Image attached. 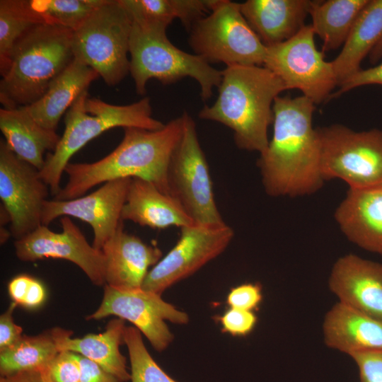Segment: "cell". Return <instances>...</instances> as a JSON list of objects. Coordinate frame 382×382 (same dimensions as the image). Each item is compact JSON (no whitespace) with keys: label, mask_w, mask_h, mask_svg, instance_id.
Returning <instances> with one entry per match:
<instances>
[{"label":"cell","mask_w":382,"mask_h":382,"mask_svg":"<svg viewBox=\"0 0 382 382\" xmlns=\"http://www.w3.org/2000/svg\"><path fill=\"white\" fill-rule=\"evenodd\" d=\"M124 342L129 352L132 382H177L153 359L137 328L126 327Z\"/></svg>","instance_id":"1f68e13d"},{"label":"cell","mask_w":382,"mask_h":382,"mask_svg":"<svg viewBox=\"0 0 382 382\" xmlns=\"http://www.w3.org/2000/svg\"><path fill=\"white\" fill-rule=\"evenodd\" d=\"M189 31L190 47L208 63L264 64L266 46L244 18L239 3L218 0L213 10Z\"/></svg>","instance_id":"ba28073f"},{"label":"cell","mask_w":382,"mask_h":382,"mask_svg":"<svg viewBox=\"0 0 382 382\" xmlns=\"http://www.w3.org/2000/svg\"><path fill=\"white\" fill-rule=\"evenodd\" d=\"M105 0H31L32 7L47 23L57 24L72 31Z\"/></svg>","instance_id":"4dcf8cb0"},{"label":"cell","mask_w":382,"mask_h":382,"mask_svg":"<svg viewBox=\"0 0 382 382\" xmlns=\"http://www.w3.org/2000/svg\"><path fill=\"white\" fill-rule=\"evenodd\" d=\"M122 219L158 229L195 224L173 197L152 183L136 178L129 183Z\"/></svg>","instance_id":"7402d4cb"},{"label":"cell","mask_w":382,"mask_h":382,"mask_svg":"<svg viewBox=\"0 0 382 382\" xmlns=\"http://www.w3.org/2000/svg\"><path fill=\"white\" fill-rule=\"evenodd\" d=\"M129 54V73L139 95L146 93L149 79L170 84L190 77L198 82L202 99L207 100L222 79V71L214 68L201 57L175 47L165 31L143 30L132 24Z\"/></svg>","instance_id":"8992f818"},{"label":"cell","mask_w":382,"mask_h":382,"mask_svg":"<svg viewBox=\"0 0 382 382\" xmlns=\"http://www.w3.org/2000/svg\"><path fill=\"white\" fill-rule=\"evenodd\" d=\"M125 320L117 318L110 320L105 331L98 334H87L80 338H72V332L55 328L56 340L59 351H71L96 363L114 375L122 382L130 381L127 360L120 351L124 342Z\"/></svg>","instance_id":"603a6c76"},{"label":"cell","mask_w":382,"mask_h":382,"mask_svg":"<svg viewBox=\"0 0 382 382\" xmlns=\"http://www.w3.org/2000/svg\"><path fill=\"white\" fill-rule=\"evenodd\" d=\"M323 333L328 347L349 357L361 352L382 350V320L339 301L325 314Z\"/></svg>","instance_id":"ffe728a7"},{"label":"cell","mask_w":382,"mask_h":382,"mask_svg":"<svg viewBox=\"0 0 382 382\" xmlns=\"http://www.w3.org/2000/svg\"><path fill=\"white\" fill-rule=\"evenodd\" d=\"M54 382H81V371L79 354L61 351L47 367Z\"/></svg>","instance_id":"e575fe53"},{"label":"cell","mask_w":382,"mask_h":382,"mask_svg":"<svg viewBox=\"0 0 382 382\" xmlns=\"http://www.w3.org/2000/svg\"><path fill=\"white\" fill-rule=\"evenodd\" d=\"M183 129L182 115L158 130L125 128L122 140L108 155L93 163H69L66 166L64 172L68 181L54 199L77 198L97 185L127 178L147 180L170 195L168 167Z\"/></svg>","instance_id":"7a4b0ae2"},{"label":"cell","mask_w":382,"mask_h":382,"mask_svg":"<svg viewBox=\"0 0 382 382\" xmlns=\"http://www.w3.org/2000/svg\"><path fill=\"white\" fill-rule=\"evenodd\" d=\"M18 305L11 302L0 316V352L16 344L23 337V329L13 320V313Z\"/></svg>","instance_id":"f35d334b"},{"label":"cell","mask_w":382,"mask_h":382,"mask_svg":"<svg viewBox=\"0 0 382 382\" xmlns=\"http://www.w3.org/2000/svg\"><path fill=\"white\" fill-rule=\"evenodd\" d=\"M115 316L127 320L143 333L158 352L165 350L174 336L166 321L183 325L188 315L165 301L161 295L137 289L123 290L105 284L102 302L87 320Z\"/></svg>","instance_id":"4fadbf2b"},{"label":"cell","mask_w":382,"mask_h":382,"mask_svg":"<svg viewBox=\"0 0 382 382\" xmlns=\"http://www.w3.org/2000/svg\"><path fill=\"white\" fill-rule=\"evenodd\" d=\"M369 57L370 62L374 65L382 59V37L371 50Z\"/></svg>","instance_id":"b9f144b4"},{"label":"cell","mask_w":382,"mask_h":382,"mask_svg":"<svg viewBox=\"0 0 382 382\" xmlns=\"http://www.w3.org/2000/svg\"><path fill=\"white\" fill-rule=\"evenodd\" d=\"M47 23L30 1H0V69L4 66L16 42L35 26Z\"/></svg>","instance_id":"f546056e"},{"label":"cell","mask_w":382,"mask_h":382,"mask_svg":"<svg viewBox=\"0 0 382 382\" xmlns=\"http://www.w3.org/2000/svg\"><path fill=\"white\" fill-rule=\"evenodd\" d=\"M132 21L120 0H105L72 32L74 59L95 70L105 83H119L129 72Z\"/></svg>","instance_id":"52a82bcc"},{"label":"cell","mask_w":382,"mask_h":382,"mask_svg":"<svg viewBox=\"0 0 382 382\" xmlns=\"http://www.w3.org/2000/svg\"><path fill=\"white\" fill-rule=\"evenodd\" d=\"M218 88L216 101L204 106L199 117L231 129L239 149L263 153L274 120V101L286 90L284 83L264 66L233 65L222 71Z\"/></svg>","instance_id":"3957f363"},{"label":"cell","mask_w":382,"mask_h":382,"mask_svg":"<svg viewBox=\"0 0 382 382\" xmlns=\"http://www.w3.org/2000/svg\"><path fill=\"white\" fill-rule=\"evenodd\" d=\"M328 286L339 302L382 320V264L344 255L333 265Z\"/></svg>","instance_id":"e0dca14e"},{"label":"cell","mask_w":382,"mask_h":382,"mask_svg":"<svg viewBox=\"0 0 382 382\" xmlns=\"http://www.w3.org/2000/svg\"><path fill=\"white\" fill-rule=\"evenodd\" d=\"M262 300V287L258 283H245L232 288L226 297L230 308L253 311Z\"/></svg>","instance_id":"d590c367"},{"label":"cell","mask_w":382,"mask_h":382,"mask_svg":"<svg viewBox=\"0 0 382 382\" xmlns=\"http://www.w3.org/2000/svg\"><path fill=\"white\" fill-rule=\"evenodd\" d=\"M11 235V232L10 230L8 231L5 227L1 226L0 238L1 244L5 243Z\"/></svg>","instance_id":"7bdbcfd3"},{"label":"cell","mask_w":382,"mask_h":382,"mask_svg":"<svg viewBox=\"0 0 382 382\" xmlns=\"http://www.w3.org/2000/svg\"><path fill=\"white\" fill-rule=\"evenodd\" d=\"M312 0H248L240 4L242 14L266 46L283 42L304 25Z\"/></svg>","instance_id":"44dd1931"},{"label":"cell","mask_w":382,"mask_h":382,"mask_svg":"<svg viewBox=\"0 0 382 382\" xmlns=\"http://www.w3.org/2000/svg\"><path fill=\"white\" fill-rule=\"evenodd\" d=\"M0 382H54L47 368L18 372L1 376Z\"/></svg>","instance_id":"60d3db41"},{"label":"cell","mask_w":382,"mask_h":382,"mask_svg":"<svg viewBox=\"0 0 382 382\" xmlns=\"http://www.w3.org/2000/svg\"><path fill=\"white\" fill-rule=\"evenodd\" d=\"M374 84L382 86V62L366 69H361L343 82L339 89L332 93L330 99L337 98L354 88Z\"/></svg>","instance_id":"74e56055"},{"label":"cell","mask_w":382,"mask_h":382,"mask_svg":"<svg viewBox=\"0 0 382 382\" xmlns=\"http://www.w3.org/2000/svg\"><path fill=\"white\" fill-rule=\"evenodd\" d=\"M351 357L358 367L359 382H382V350L361 352Z\"/></svg>","instance_id":"8d00e7d4"},{"label":"cell","mask_w":382,"mask_h":382,"mask_svg":"<svg viewBox=\"0 0 382 382\" xmlns=\"http://www.w3.org/2000/svg\"><path fill=\"white\" fill-rule=\"evenodd\" d=\"M72 30L43 23L23 35L0 69V102L14 109L38 100L72 62Z\"/></svg>","instance_id":"277c9868"},{"label":"cell","mask_w":382,"mask_h":382,"mask_svg":"<svg viewBox=\"0 0 382 382\" xmlns=\"http://www.w3.org/2000/svg\"><path fill=\"white\" fill-rule=\"evenodd\" d=\"M132 178L105 183L91 193L68 200H46L42 212V225L47 226L58 217L69 216L88 223L93 231V246L103 245L123 224L122 211Z\"/></svg>","instance_id":"2e32d148"},{"label":"cell","mask_w":382,"mask_h":382,"mask_svg":"<svg viewBox=\"0 0 382 382\" xmlns=\"http://www.w3.org/2000/svg\"><path fill=\"white\" fill-rule=\"evenodd\" d=\"M8 292L13 302L29 309L40 307L46 299L42 283L28 274L14 277L8 284Z\"/></svg>","instance_id":"d6a6232c"},{"label":"cell","mask_w":382,"mask_h":382,"mask_svg":"<svg viewBox=\"0 0 382 382\" xmlns=\"http://www.w3.org/2000/svg\"><path fill=\"white\" fill-rule=\"evenodd\" d=\"M64 131L55 149L49 153L40 175L52 195L61 190L62 174L69 160L88 142L115 127L158 130L165 125L152 116L150 99L145 97L129 105L108 103L82 93L66 111Z\"/></svg>","instance_id":"5b68a950"},{"label":"cell","mask_w":382,"mask_h":382,"mask_svg":"<svg viewBox=\"0 0 382 382\" xmlns=\"http://www.w3.org/2000/svg\"><path fill=\"white\" fill-rule=\"evenodd\" d=\"M60 352L55 328L35 336L23 335L10 348L0 352V374L47 368Z\"/></svg>","instance_id":"f1b7e54d"},{"label":"cell","mask_w":382,"mask_h":382,"mask_svg":"<svg viewBox=\"0 0 382 382\" xmlns=\"http://www.w3.org/2000/svg\"><path fill=\"white\" fill-rule=\"evenodd\" d=\"M382 37V0H369L354 23L340 54L331 61L340 86L358 72L360 64Z\"/></svg>","instance_id":"4316f807"},{"label":"cell","mask_w":382,"mask_h":382,"mask_svg":"<svg viewBox=\"0 0 382 382\" xmlns=\"http://www.w3.org/2000/svg\"><path fill=\"white\" fill-rule=\"evenodd\" d=\"M234 236L226 223L194 224L180 228L176 244L148 272L141 286L158 295L223 253Z\"/></svg>","instance_id":"7c38bea8"},{"label":"cell","mask_w":382,"mask_h":382,"mask_svg":"<svg viewBox=\"0 0 382 382\" xmlns=\"http://www.w3.org/2000/svg\"><path fill=\"white\" fill-rule=\"evenodd\" d=\"M316 130L324 181L339 178L354 189L382 185L381 130L355 132L340 124Z\"/></svg>","instance_id":"9c48e42d"},{"label":"cell","mask_w":382,"mask_h":382,"mask_svg":"<svg viewBox=\"0 0 382 382\" xmlns=\"http://www.w3.org/2000/svg\"><path fill=\"white\" fill-rule=\"evenodd\" d=\"M132 24L148 31H166L178 18L187 30L209 13L218 0H120Z\"/></svg>","instance_id":"484cf974"},{"label":"cell","mask_w":382,"mask_h":382,"mask_svg":"<svg viewBox=\"0 0 382 382\" xmlns=\"http://www.w3.org/2000/svg\"><path fill=\"white\" fill-rule=\"evenodd\" d=\"M98 77L92 68L74 59L38 100L23 107L41 126L56 131L62 116Z\"/></svg>","instance_id":"cb8c5ba5"},{"label":"cell","mask_w":382,"mask_h":382,"mask_svg":"<svg viewBox=\"0 0 382 382\" xmlns=\"http://www.w3.org/2000/svg\"><path fill=\"white\" fill-rule=\"evenodd\" d=\"M223 332L233 336H246L254 330L257 318L253 311L229 308L217 317Z\"/></svg>","instance_id":"836d02e7"},{"label":"cell","mask_w":382,"mask_h":382,"mask_svg":"<svg viewBox=\"0 0 382 382\" xmlns=\"http://www.w3.org/2000/svg\"><path fill=\"white\" fill-rule=\"evenodd\" d=\"M50 190L40 171L0 141V199L8 212L10 231L21 239L42 225V207Z\"/></svg>","instance_id":"5bb4252c"},{"label":"cell","mask_w":382,"mask_h":382,"mask_svg":"<svg viewBox=\"0 0 382 382\" xmlns=\"http://www.w3.org/2000/svg\"><path fill=\"white\" fill-rule=\"evenodd\" d=\"M335 217L350 241L382 255V185L349 188Z\"/></svg>","instance_id":"d6986e66"},{"label":"cell","mask_w":382,"mask_h":382,"mask_svg":"<svg viewBox=\"0 0 382 382\" xmlns=\"http://www.w3.org/2000/svg\"><path fill=\"white\" fill-rule=\"evenodd\" d=\"M81 371V382H122L96 363L79 354Z\"/></svg>","instance_id":"ab89813d"},{"label":"cell","mask_w":382,"mask_h":382,"mask_svg":"<svg viewBox=\"0 0 382 382\" xmlns=\"http://www.w3.org/2000/svg\"><path fill=\"white\" fill-rule=\"evenodd\" d=\"M369 0H315L309 14L315 35L323 41L324 51L343 45L354 23Z\"/></svg>","instance_id":"83f0119b"},{"label":"cell","mask_w":382,"mask_h":382,"mask_svg":"<svg viewBox=\"0 0 382 382\" xmlns=\"http://www.w3.org/2000/svg\"><path fill=\"white\" fill-rule=\"evenodd\" d=\"M62 232L41 225L26 236L16 240L15 253L22 261L45 258L66 260L76 265L97 286L105 284V259L102 250L87 241L71 217L60 219Z\"/></svg>","instance_id":"9a60e30c"},{"label":"cell","mask_w":382,"mask_h":382,"mask_svg":"<svg viewBox=\"0 0 382 382\" xmlns=\"http://www.w3.org/2000/svg\"><path fill=\"white\" fill-rule=\"evenodd\" d=\"M105 284L118 289H140L151 266L162 258L161 250L124 231L122 224L103 245Z\"/></svg>","instance_id":"ac0fdd59"},{"label":"cell","mask_w":382,"mask_h":382,"mask_svg":"<svg viewBox=\"0 0 382 382\" xmlns=\"http://www.w3.org/2000/svg\"><path fill=\"white\" fill-rule=\"evenodd\" d=\"M311 25L290 39L266 47L263 66L276 74L287 89H298L315 105L330 99L337 82L331 62L315 44Z\"/></svg>","instance_id":"8fae6325"},{"label":"cell","mask_w":382,"mask_h":382,"mask_svg":"<svg viewBox=\"0 0 382 382\" xmlns=\"http://www.w3.org/2000/svg\"><path fill=\"white\" fill-rule=\"evenodd\" d=\"M181 137L167 171L168 190L195 224H225L214 199L205 155L200 146L192 117L184 111Z\"/></svg>","instance_id":"30bf717a"},{"label":"cell","mask_w":382,"mask_h":382,"mask_svg":"<svg viewBox=\"0 0 382 382\" xmlns=\"http://www.w3.org/2000/svg\"><path fill=\"white\" fill-rule=\"evenodd\" d=\"M315 110L303 95L275 98L272 137L257 161L270 196L309 195L323 185L320 141L312 122Z\"/></svg>","instance_id":"6da1fadb"},{"label":"cell","mask_w":382,"mask_h":382,"mask_svg":"<svg viewBox=\"0 0 382 382\" xmlns=\"http://www.w3.org/2000/svg\"><path fill=\"white\" fill-rule=\"evenodd\" d=\"M0 129L7 146L39 171L45 165V152L53 151L60 139L56 131L41 126L24 107L1 108Z\"/></svg>","instance_id":"d4e9b609"}]
</instances>
